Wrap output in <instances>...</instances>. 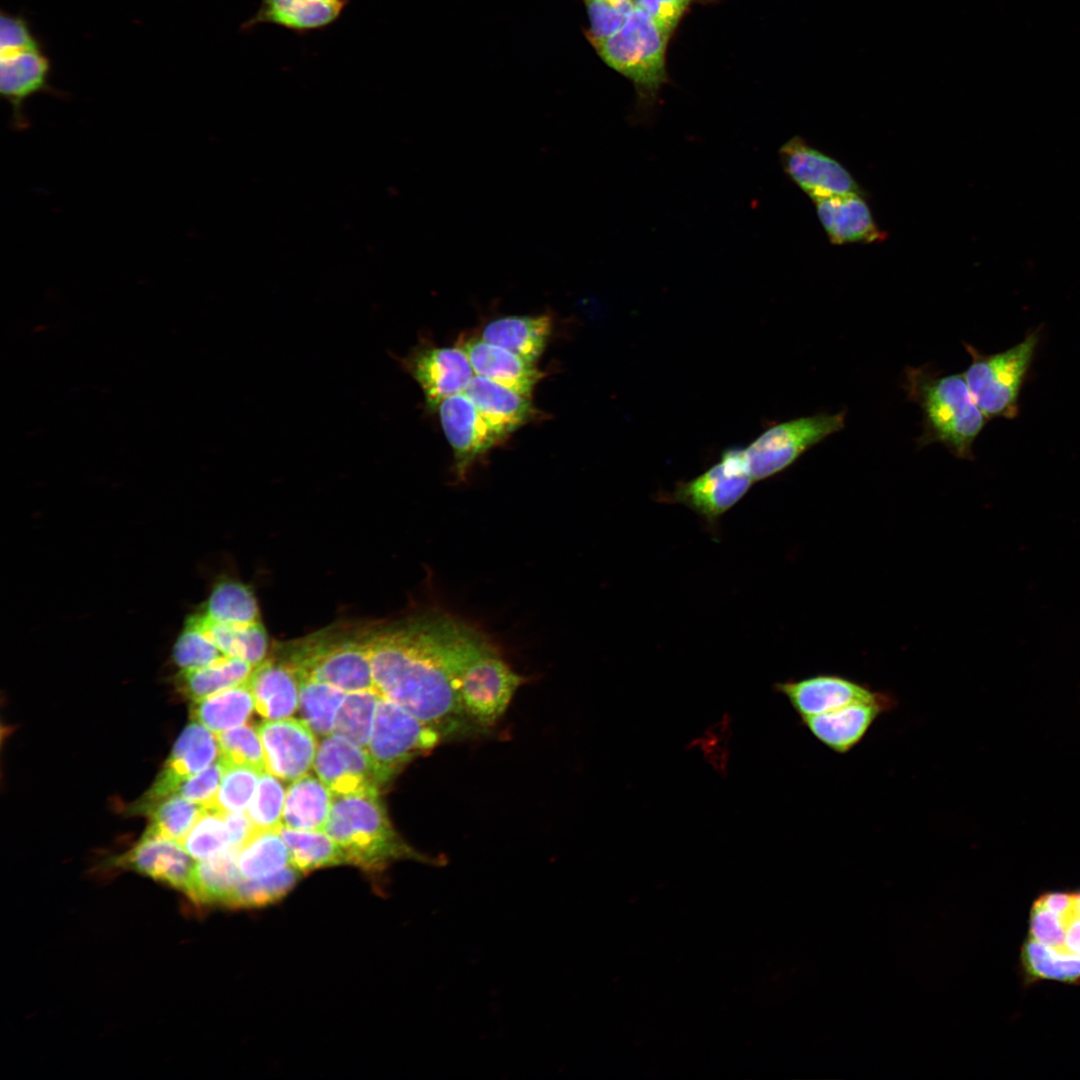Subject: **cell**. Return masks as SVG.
Returning a JSON list of instances; mask_svg holds the SVG:
<instances>
[{"instance_id":"cell-42","label":"cell","mask_w":1080,"mask_h":1080,"mask_svg":"<svg viewBox=\"0 0 1080 1080\" xmlns=\"http://www.w3.org/2000/svg\"><path fill=\"white\" fill-rule=\"evenodd\" d=\"M204 805L175 794L159 802L148 814L146 833L180 842L204 811Z\"/></svg>"},{"instance_id":"cell-28","label":"cell","mask_w":1080,"mask_h":1080,"mask_svg":"<svg viewBox=\"0 0 1080 1080\" xmlns=\"http://www.w3.org/2000/svg\"><path fill=\"white\" fill-rule=\"evenodd\" d=\"M218 756L217 735L194 720L179 736L160 775L180 788L187 778L209 767Z\"/></svg>"},{"instance_id":"cell-46","label":"cell","mask_w":1080,"mask_h":1080,"mask_svg":"<svg viewBox=\"0 0 1080 1080\" xmlns=\"http://www.w3.org/2000/svg\"><path fill=\"white\" fill-rule=\"evenodd\" d=\"M590 28L588 39L597 48L606 39L615 34L634 10V0L613 6L605 0H585Z\"/></svg>"},{"instance_id":"cell-5","label":"cell","mask_w":1080,"mask_h":1080,"mask_svg":"<svg viewBox=\"0 0 1080 1080\" xmlns=\"http://www.w3.org/2000/svg\"><path fill=\"white\" fill-rule=\"evenodd\" d=\"M298 680H315L346 693L374 690L365 630L322 632L295 643L279 658Z\"/></svg>"},{"instance_id":"cell-4","label":"cell","mask_w":1080,"mask_h":1080,"mask_svg":"<svg viewBox=\"0 0 1080 1080\" xmlns=\"http://www.w3.org/2000/svg\"><path fill=\"white\" fill-rule=\"evenodd\" d=\"M341 848L346 863L378 872L396 859L416 857L393 829L379 793L334 796L324 828Z\"/></svg>"},{"instance_id":"cell-8","label":"cell","mask_w":1080,"mask_h":1080,"mask_svg":"<svg viewBox=\"0 0 1080 1080\" xmlns=\"http://www.w3.org/2000/svg\"><path fill=\"white\" fill-rule=\"evenodd\" d=\"M443 741L437 730L380 696L366 751L383 787L408 763Z\"/></svg>"},{"instance_id":"cell-26","label":"cell","mask_w":1080,"mask_h":1080,"mask_svg":"<svg viewBox=\"0 0 1080 1080\" xmlns=\"http://www.w3.org/2000/svg\"><path fill=\"white\" fill-rule=\"evenodd\" d=\"M551 329L548 315L506 316L489 322L481 339L535 363L544 351Z\"/></svg>"},{"instance_id":"cell-14","label":"cell","mask_w":1080,"mask_h":1080,"mask_svg":"<svg viewBox=\"0 0 1080 1080\" xmlns=\"http://www.w3.org/2000/svg\"><path fill=\"white\" fill-rule=\"evenodd\" d=\"M785 173L811 199L863 192L852 175L835 159L809 146L801 137L788 140L779 150Z\"/></svg>"},{"instance_id":"cell-36","label":"cell","mask_w":1080,"mask_h":1080,"mask_svg":"<svg viewBox=\"0 0 1080 1080\" xmlns=\"http://www.w3.org/2000/svg\"><path fill=\"white\" fill-rule=\"evenodd\" d=\"M346 692L315 680H299V711L303 721L319 736L333 732L335 718Z\"/></svg>"},{"instance_id":"cell-43","label":"cell","mask_w":1080,"mask_h":1080,"mask_svg":"<svg viewBox=\"0 0 1080 1080\" xmlns=\"http://www.w3.org/2000/svg\"><path fill=\"white\" fill-rule=\"evenodd\" d=\"M225 655L205 632L199 614L190 616L173 648V659L181 668L207 666Z\"/></svg>"},{"instance_id":"cell-1","label":"cell","mask_w":1080,"mask_h":1080,"mask_svg":"<svg viewBox=\"0 0 1080 1080\" xmlns=\"http://www.w3.org/2000/svg\"><path fill=\"white\" fill-rule=\"evenodd\" d=\"M470 629L440 613L365 630L374 691L444 741L482 733L465 716L453 677L455 655Z\"/></svg>"},{"instance_id":"cell-33","label":"cell","mask_w":1080,"mask_h":1080,"mask_svg":"<svg viewBox=\"0 0 1080 1080\" xmlns=\"http://www.w3.org/2000/svg\"><path fill=\"white\" fill-rule=\"evenodd\" d=\"M205 632L227 656L236 657L257 666L265 659L268 639L261 622L239 626L214 622L200 614Z\"/></svg>"},{"instance_id":"cell-2","label":"cell","mask_w":1080,"mask_h":1080,"mask_svg":"<svg viewBox=\"0 0 1080 1080\" xmlns=\"http://www.w3.org/2000/svg\"><path fill=\"white\" fill-rule=\"evenodd\" d=\"M906 388L923 411L922 446L941 443L956 457L972 458V445L987 417L974 402L963 374L938 376L924 368L906 371Z\"/></svg>"},{"instance_id":"cell-25","label":"cell","mask_w":1080,"mask_h":1080,"mask_svg":"<svg viewBox=\"0 0 1080 1080\" xmlns=\"http://www.w3.org/2000/svg\"><path fill=\"white\" fill-rule=\"evenodd\" d=\"M257 712L267 720L291 716L299 705V680L281 659H267L247 679Z\"/></svg>"},{"instance_id":"cell-9","label":"cell","mask_w":1080,"mask_h":1080,"mask_svg":"<svg viewBox=\"0 0 1080 1080\" xmlns=\"http://www.w3.org/2000/svg\"><path fill=\"white\" fill-rule=\"evenodd\" d=\"M844 425V412H838L800 417L769 427L743 449L753 481L782 472L806 450L839 432Z\"/></svg>"},{"instance_id":"cell-27","label":"cell","mask_w":1080,"mask_h":1080,"mask_svg":"<svg viewBox=\"0 0 1080 1080\" xmlns=\"http://www.w3.org/2000/svg\"><path fill=\"white\" fill-rule=\"evenodd\" d=\"M333 794L313 775L305 774L288 787L282 826L305 831H324L330 816Z\"/></svg>"},{"instance_id":"cell-20","label":"cell","mask_w":1080,"mask_h":1080,"mask_svg":"<svg viewBox=\"0 0 1080 1080\" xmlns=\"http://www.w3.org/2000/svg\"><path fill=\"white\" fill-rule=\"evenodd\" d=\"M195 863L178 841L145 832L130 851L118 858L116 864L186 894Z\"/></svg>"},{"instance_id":"cell-48","label":"cell","mask_w":1080,"mask_h":1080,"mask_svg":"<svg viewBox=\"0 0 1080 1080\" xmlns=\"http://www.w3.org/2000/svg\"><path fill=\"white\" fill-rule=\"evenodd\" d=\"M41 43L25 17L1 11L0 51L14 50Z\"/></svg>"},{"instance_id":"cell-18","label":"cell","mask_w":1080,"mask_h":1080,"mask_svg":"<svg viewBox=\"0 0 1080 1080\" xmlns=\"http://www.w3.org/2000/svg\"><path fill=\"white\" fill-rule=\"evenodd\" d=\"M258 732L262 741L267 771L285 781L304 776L314 764L317 742L310 727L293 718L261 723Z\"/></svg>"},{"instance_id":"cell-29","label":"cell","mask_w":1080,"mask_h":1080,"mask_svg":"<svg viewBox=\"0 0 1080 1080\" xmlns=\"http://www.w3.org/2000/svg\"><path fill=\"white\" fill-rule=\"evenodd\" d=\"M238 850L231 848L196 862L186 895L197 904L227 906L235 888L244 879L238 868Z\"/></svg>"},{"instance_id":"cell-15","label":"cell","mask_w":1080,"mask_h":1080,"mask_svg":"<svg viewBox=\"0 0 1080 1080\" xmlns=\"http://www.w3.org/2000/svg\"><path fill=\"white\" fill-rule=\"evenodd\" d=\"M1028 937L1062 957H1080V890L1041 894L1032 904Z\"/></svg>"},{"instance_id":"cell-44","label":"cell","mask_w":1080,"mask_h":1080,"mask_svg":"<svg viewBox=\"0 0 1080 1080\" xmlns=\"http://www.w3.org/2000/svg\"><path fill=\"white\" fill-rule=\"evenodd\" d=\"M285 793L283 785L268 771L261 773L246 813L255 831H279Z\"/></svg>"},{"instance_id":"cell-24","label":"cell","mask_w":1080,"mask_h":1080,"mask_svg":"<svg viewBox=\"0 0 1080 1080\" xmlns=\"http://www.w3.org/2000/svg\"><path fill=\"white\" fill-rule=\"evenodd\" d=\"M462 348L475 375L488 378L521 394L530 396L543 377V373L534 363L481 338L466 341Z\"/></svg>"},{"instance_id":"cell-22","label":"cell","mask_w":1080,"mask_h":1080,"mask_svg":"<svg viewBox=\"0 0 1080 1080\" xmlns=\"http://www.w3.org/2000/svg\"><path fill=\"white\" fill-rule=\"evenodd\" d=\"M349 0H261L257 12L242 25L252 30L260 24H272L304 35L333 24Z\"/></svg>"},{"instance_id":"cell-23","label":"cell","mask_w":1080,"mask_h":1080,"mask_svg":"<svg viewBox=\"0 0 1080 1080\" xmlns=\"http://www.w3.org/2000/svg\"><path fill=\"white\" fill-rule=\"evenodd\" d=\"M464 394L503 438L537 413L530 396L482 376L474 375Z\"/></svg>"},{"instance_id":"cell-11","label":"cell","mask_w":1080,"mask_h":1080,"mask_svg":"<svg viewBox=\"0 0 1080 1080\" xmlns=\"http://www.w3.org/2000/svg\"><path fill=\"white\" fill-rule=\"evenodd\" d=\"M51 63L42 44L0 51V92L11 106L10 127L15 131L30 128L25 105L37 94L63 97L50 84Z\"/></svg>"},{"instance_id":"cell-34","label":"cell","mask_w":1080,"mask_h":1080,"mask_svg":"<svg viewBox=\"0 0 1080 1080\" xmlns=\"http://www.w3.org/2000/svg\"><path fill=\"white\" fill-rule=\"evenodd\" d=\"M203 614L214 622L230 625L246 626L260 622L253 592L248 586L232 580L219 582L213 588Z\"/></svg>"},{"instance_id":"cell-39","label":"cell","mask_w":1080,"mask_h":1080,"mask_svg":"<svg viewBox=\"0 0 1080 1080\" xmlns=\"http://www.w3.org/2000/svg\"><path fill=\"white\" fill-rule=\"evenodd\" d=\"M296 868H285L268 876L243 879L235 888L227 906L232 908H252L272 904L284 897L300 877Z\"/></svg>"},{"instance_id":"cell-45","label":"cell","mask_w":1080,"mask_h":1080,"mask_svg":"<svg viewBox=\"0 0 1080 1080\" xmlns=\"http://www.w3.org/2000/svg\"><path fill=\"white\" fill-rule=\"evenodd\" d=\"M261 773L245 766L224 769L219 789L214 799L205 807L221 812H244L251 802Z\"/></svg>"},{"instance_id":"cell-6","label":"cell","mask_w":1080,"mask_h":1080,"mask_svg":"<svg viewBox=\"0 0 1080 1080\" xmlns=\"http://www.w3.org/2000/svg\"><path fill=\"white\" fill-rule=\"evenodd\" d=\"M669 38L647 13L635 7L624 25L596 49L610 67L634 83L642 98L651 99L667 78Z\"/></svg>"},{"instance_id":"cell-17","label":"cell","mask_w":1080,"mask_h":1080,"mask_svg":"<svg viewBox=\"0 0 1080 1080\" xmlns=\"http://www.w3.org/2000/svg\"><path fill=\"white\" fill-rule=\"evenodd\" d=\"M895 706V697L882 692L876 699L855 702L801 720L816 740L837 754H846L864 739L879 716Z\"/></svg>"},{"instance_id":"cell-12","label":"cell","mask_w":1080,"mask_h":1080,"mask_svg":"<svg viewBox=\"0 0 1080 1080\" xmlns=\"http://www.w3.org/2000/svg\"><path fill=\"white\" fill-rule=\"evenodd\" d=\"M314 769L333 796L379 793L382 787L368 752L336 734L321 740Z\"/></svg>"},{"instance_id":"cell-40","label":"cell","mask_w":1080,"mask_h":1080,"mask_svg":"<svg viewBox=\"0 0 1080 1080\" xmlns=\"http://www.w3.org/2000/svg\"><path fill=\"white\" fill-rule=\"evenodd\" d=\"M216 735L219 742L218 760L224 769L230 766H245L260 773L267 771L258 729L243 724Z\"/></svg>"},{"instance_id":"cell-19","label":"cell","mask_w":1080,"mask_h":1080,"mask_svg":"<svg viewBox=\"0 0 1080 1080\" xmlns=\"http://www.w3.org/2000/svg\"><path fill=\"white\" fill-rule=\"evenodd\" d=\"M799 717L805 718L836 710L846 705L878 698L882 691L835 674H817L775 684Z\"/></svg>"},{"instance_id":"cell-7","label":"cell","mask_w":1080,"mask_h":1080,"mask_svg":"<svg viewBox=\"0 0 1080 1080\" xmlns=\"http://www.w3.org/2000/svg\"><path fill=\"white\" fill-rule=\"evenodd\" d=\"M1038 336L1028 335L1010 349L984 355L966 345L972 361L964 378L969 392L987 418H1014L1018 413V397L1031 364Z\"/></svg>"},{"instance_id":"cell-47","label":"cell","mask_w":1080,"mask_h":1080,"mask_svg":"<svg viewBox=\"0 0 1080 1080\" xmlns=\"http://www.w3.org/2000/svg\"><path fill=\"white\" fill-rule=\"evenodd\" d=\"M223 773L224 767L217 758V761L209 767L187 778L181 784L177 794L191 802L206 806L214 799Z\"/></svg>"},{"instance_id":"cell-3","label":"cell","mask_w":1080,"mask_h":1080,"mask_svg":"<svg viewBox=\"0 0 1080 1080\" xmlns=\"http://www.w3.org/2000/svg\"><path fill=\"white\" fill-rule=\"evenodd\" d=\"M453 677L465 716L481 732L502 718L525 681L496 646L474 628L455 655Z\"/></svg>"},{"instance_id":"cell-35","label":"cell","mask_w":1080,"mask_h":1080,"mask_svg":"<svg viewBox=\"0 0 1080 1080\" xmlns=\"http://www.w3.org/2000/svg\"><path fill=\"white\" fill-rule=\"evenodd\" d=\"M290 862L286 843L278 831H255L238 850V868L245 879L273 874Z\"/></svg>"},{"instance_id":"cell-38","label":"cell","mask_w":1080,"mask_h":1080,"mask_svg":"<svg viewBox=\"0 0 1080 1080\" xmlns=\"http://www.w3.org/2000/svg\"><path fill=\"white\" fill-rule=\"evenodd\" d=\"M1020 962L1029 983L1053 980L1080 984V957L1053 954L1028 936L1021 947Z\"/></svg>"},{"instance_id":"cell-31","label":"cell","mask_w":1080,"mask_h":1080,"mask_svg":"<svg viewBox=\"0 0 1080 1080\" xmlns=\"http://www.w3.org/2000/svg\"><path fill=\"white\" fill-rule=\"evenodd\" d=\"M253 669L242 659L223 656L207 666L181 670L176 683L179 691L195 702L245 682Z\"/></svg>"},{"instance_id":"cell-13","label":"cell","mask_w":1080,"mask_h":1080,"mask_svg":"<svg viewBox=\"0 0 1080 1080\" xmlns=\"http://www.w3.org/2000/svg\"><path fill=\"white\" fill-rule=\"evenodd\" d=\"M421 387L429 409L464 393L474 371L462 347H422L401 360Z\"/></svg>"},{"instance_id":"cell-50","label":"cell","mask_w":1080,"mask_h":1080,"mask_svg":"<svg viewBox=\"0 0 1080 1080\" xmlns=\"http://www.w3.org/2000/svg\"><path fill=\"white\" fill-rule=\"evenodd\" d=\"M224 819L232 847L240 849L255 832L246 811L224 813Z\"/></svg>"},{"instance_id":"cell-37","label":"cell","mask_w":1080,"mask_h":1080,"mask_svg":"<svg viewBox=\"0 0 1080 1080\" xmlns=\"http://www.w3.org/2000/svg\"><path fill=\"white\" fill-rule=\"evenodd\" d=\"M380 695L374 690L346 693L335 718L332 734L367 749Z\"/></svg>"},{"instance_id":"cell-30","label":"cell","mask_w":1080,"mask_h":1080,"mask_svg":"<svg viewBox=\"0 0 1080 1080\" xmlns=\"http://www.w3.org/2000/svg\"><path fill=\"white\" fill-rule=\"evenodd\" d=\"M254 699L247 680L195 701L192 716L213 733L241 726L250 717Z\"/></svg>"},{"instance_id":"cell-51","label":"cell","mask_w":1080,"mask_h":1080,"mask_svg":"<svg viewBox=\"0 0 1080 1080\" xmlns=\"http://www.w3.org/2000/svg\"><path fill=\"white\" fill-rule=\"evenodd\" d=\"M605 1H607L608 3H610L613 6H619V5H622L623 3H625V2H627L629 0H605Z\"/></svg>"},{"instance_id":"cell-21","label":"cell","mask_w":1080,"mask_h":1080,"mask_svg":"<svg viewBox=\"0 0 1080 1080\" xmlns=\"http://www.w3.org/2000/svg\"><path fill=\"white\" fill-rule=\"evenodd\" d=\"M812 200L833 244L872 243L884 238L885 234L877 228L862 195H831Z\"/></svg>"},{"instance_id":"cell-41","label":"cell","mask_w":1080,"mask_h":1080,"mask_svg":"<svg viewBox=\"0 0 1080 1080\" xmlns=\"http://www.w3.org/2000/svg\"><path fill=\"white\" fill-rule=\"evenodd\" d=\"M179 843L190 856L199 860L213 857L233 848L224 819V812L212 807H205L200 817Z\"/></svg>"},{"instance_id":"cell-10","label":"cell","mask_w":1080,"mask_h":1080,"mask_svg":"<svg viewBox=\"0 0 1080 1080\" xmlns=\"http://www.w3.org/2000/svg\"><path fill=\"white\" fill-rule=\"evenodd\" d=\"M753 482L743 449L728 448L702 474L677 482L670 493L663 495V500L685 505L711 530H716L721 517L748 492Z\"/></svg>"},{"instance_id":"cell-32","label":"cell","mask_w":1080,"mask_h":1080,"mask_svg":"<svg viewBox=\"0 0 1080 1080\" xmlns=\"http://www.w3.org/2000/svg\"><path fill=\"white\" fill-rule=\"evenodd\" d=\"M278 832L287 845L291 865L301 873L346 863L339 845L324 831L282 826Z\"/></svg>"},{"instance_id":"cell-49","label":"cell","mask_w":1080,"mask_h":1080,"mask_svg":"<svg viewBox=\"0 0 1080 1080\" xmlns=\"http://www.w3.org/2000/svg\"><path fill=\"white\" fill-rule=\"evenodd\" d=\"M692 0H634L635 7L647 13L658 27L671 36Z\"/></svg>"},{"instance_id":"cell-16","label":"cell","mask_w":1080,"mask_h":1080,"mask_svg":"<svg viewBox=\"0 0 1080 1080\" xmlns=\"http://www.w3.org/2000/svg\"><path fill=\"white\" fill-rule=\"evenodd\" d=\"M437 409L454 452L456 474L463 479L473 462L504 438L464 393L444 399Z\"/></svg>"}]
</instances>
